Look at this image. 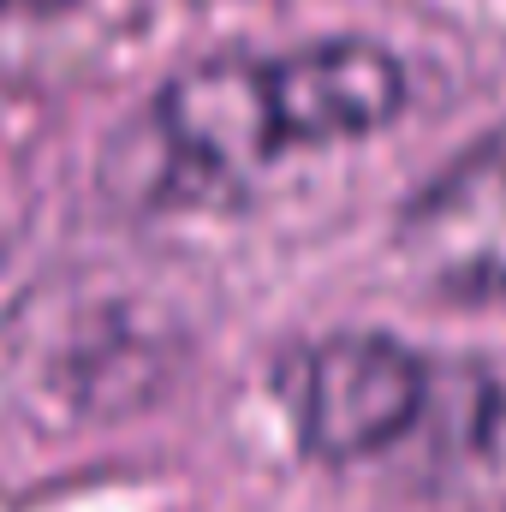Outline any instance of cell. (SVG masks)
<instances>
[{
    "mask_svg": "<svg viewBox=\"0 0 506 512\" xmlns=\"http://www.w3.org/2000/svg\"><path fill=\"white\" fill-rule=\"evenodd\" d=\"M405 102V72L376 42H310L286 54L203 60L173 78L137 137L126 185L149 197H221L292 149L387 126Z\"/></svg>",
    "mask_w": 506,
    "mask_h": 512,
    "instance_id": "1",
    "label": "cell"
},
{
    "mask_svg": "<svg viewBox=\"0 0 506 512\" xmlns=\"http://www.w3.org/2000/svg\"><path fill=\"white\" fill-rule=\"evenodd\" d=\"M435 370L387 334H340L298 352L286 405L298 441L322 459H376L405 447L435 399Z\"/></svg>",
    "mask_w": 506,
    "mask_h": 512,
    "instance_id": "2",
    "label": "cell"
},
{
    "mask_svg": "<svg viewBox=\"0 0 506 512\" xmlns=\"http://www.w3.org/2000/svg\"><path fill=\"white\" fill-rule=\"evenodd\" d=\"M405 268L453 298H506V126L453 155L399 215Z\"/></svg>",
    "mask_w": 506,
    "mask_h": 512,
    "instance_id": "3",
    "label": "cell"
}]
</instances>
